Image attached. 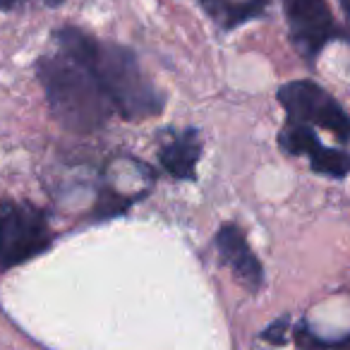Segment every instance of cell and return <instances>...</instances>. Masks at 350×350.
Segmentation results:
<instances>
[{
	"label": "cell",
	"instance_id": "obj_12",
	"mask_svg": "<svg viewBox=\"0 0 350 350\" xmlns=\"http://www.w3.org/2000/svg\"><path fill=\"white\" fill-rule=\"evenodd\" d=\"M22 0H0V10H12V8L20 5ZM49 5H58V3H63V0H46Z\"/></svg>",
	"mask_w": 350,
	"mask_h": 350
},
{
	"label": "cell",
	"instance_id": "obj_7",
	"mask_svg": "<svg viewBox=\"0 0 350 350\" xmlns=\"http://www.w3.org/2000/svg\"><path fill=\"white\" fill-rule=\"evenodd\" d=\"M202 154V142L195 130H187L185 135L175 137L170 144L161 149V165L165 173L173 175L175 180H192L197 173V161Z\"/></svg>",
	"mask_w": 350,
	"mask_h": 350
},
{
	"label": "cell",
	"instance_id": "obj_1",
	"mask_svg": "<svg viewBox=\"0 0 350 350\" xmlns=\"http://www.w3.org/2000/svg\"><path fill=\"white\" fill-rule=\"evenodd\" d=\"M58 44L63 53L87 65L111 101L113 111L120 113L125 120H146L161 113L163 98L149 82L130 49L96 41L75 27H65L58 31Z\"/></svg>",
	"mask_w": 350,
	"mask_h": 350
},
{
	"label": "cell",
	"instance_id": "obj_4",
	"mask_svg": "<svg viewBox=\"0 0 350 350\" xmlns=\"http://www.w3.org/2000/svg\"><path fill=\"white\" fill-rule=\"evenodd\" d=\"M278 101H281L283 111L288 113L291 122L307 127H324V130L334 132L340 142H350V116L319 84L310 82V79L291 82L281 87Z\"/></svg>",
	"mask_w": 350,
	"mask_h": 350
},
{
	"label": "cell",
	"instance_id": "obj_2",
	"mask_svg": "<svg viewBox=\"0 0 350 350\" xmlns=\"http://www.w3.org/2000/svg\"><path fill=\"white\" fill-rule=\"evenodd\" d=\"M39 79L55 120L70 132L87 135L106 125L113 106L87 65L68 53L39 60Z\"/></svg>",
	"mask_w": 350,
	"mask_h": 350
},
{
	"label": "cell",
	"instance_id": "obj_6",
	"mask_svg": "<svg viewBox=\"0 0 350 350\" xmlns=\"http://www.w3.org/2000/svg\"><path fill=\"white\" fill-rule=\"evenodd\" d=\"M216 247H219L224 262L228 264V269L233 271V276L243 283L247 291H257L262 286V264L254 257V252L250 250L245 233L235 224H228L216 233Z\"/></svg>",
	"mask_w": 350,
	"mask_h": 350
},
{
	"label": "cell",
	"instance_id": "obj_8",
	"mask_svg": "<svg viewBox=\"0 0 350 350\" xmlns=\"http://www.w3.org/2000/svg\"><path fill=\"white\" fill-rule=\"evenodd\" d=\"M200 3L216 25L233 29V27H240L252 17L262 15L269 0H200Z\"/></svg>",
	"mask_w": 350,
	"mask_h": 350
},
{
	"label": "cell",
	"instance_id": "obj_10",
	"mask_svg": "<svg viewBox=\"0 0 350 350\" xmlns=\"http://www.w3.org/2000/svg\"><path fill=\"white\" fill-rule=\"evenodd\" d=\"M278 142H281L283 151H286V154H293V156H297V154L310 156V151L319 144L314 132H312L307 125H297V122H288V127L281 130Z\"/></svg>",
	"mask_w": 350,
	"mask_h": 350
},
{
	"label": "cell",
	"instance_id": "obj_5",
	"mask_svg": "<svg viewBox=\"0 0 350 350\" xmlns=\"http://www.w3.org/2000/svg\"><path fill=\"white\" fill-rule=\"evenodd\" d=\"M291 39L307 60H314L338 34L326 0H283Z\"/></svg>",
	"mask_w": 350,
	"mask_h": 350
},
{
	"label": "cell",
	"instance_id": "obj_9",
	"mask_svg": "<svg viewBox=\"0 0 350 350\" xmlns=\"http://www.w3.org/2000/svg\"><path fill=\"white\" fill-rule=\"evenodd\" d=\"M307 159L317 173L331 175V178H345L350 173V154H345V151L326 149V146L317 144Z\"/></svg>",
	"mask_w": 350,
	"mask_h": 350
},
{
	"label": "cell",
	"instance_id": "obj_11",
	"mask_svg": "<svg viewBox=\"0 0 350 350\" xmlns=\"http://www.w3.org/2000/svg\"><path fill=\"white\" fill-rule=\"evenodd\" d=\"M286 326H288V319H281V321H276V324H271L269 326V331H264V338L267 340H273V343H283V331H286Z\"/></svg>",
	"mask_w": 350,
	"mask_h": 350
},
{
	"label": "cell",
	"instance_id": "obj_13",
	"mask_svg": "<svg viewBox=\"0 0 350 350\" xmlns=\"http://www.w3.org/2000/svg\"><path fill=\"white\" fill-rule=\"evenodd\" d=\"M340 8H343L345 17H348V25H350V0H340Z\"/></svg>",
	"mask_w": 350,
	"mask_h": 350
},
{
	"label": "cell",
	"instance_id": "obj_3",
	"mask_svg": "<svg viewBox=\"0 0 350 350\" xmlns=\"http://www.w3.org/2000/svg\"><path fill=\"white\" fill-rule=\"evenodd\" d=\"M51 240L53 233L44 211L12 200L0 204V271L39 257Z\"/></svg>",
	"mask_w": 350,
	"mask_h": 350
}]
</instances>
